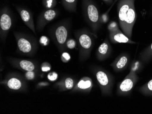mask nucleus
<instances>
[{
	"mask_svg": "<svg viewBox=\"0 0 152 114\" xmlns=\"http://www.w3.org/2000/svg\"><path fill=\"white\" fill-rule=\"evenodd\" d=\"M135 0H118L117 2L119 24L123 32L129 38L132 37V30L136 20Z\"/></svg>",
	"mask_w": 152,
	"mask_h": 114,
	"instance_id": "obj_1",
	"label": "nucleus"
},
{
	"mask_svg": "<svg viewBox=\"0 0 152 114\" xmlns=\"http://www.w3.org/2000/svg\"><path fill=\"white\" fill-rule=\"evenodd\" d=\"M17 44V51L25 56H32L38 47L37 40L35 37L22 32H14Z\"/></svg>",
	"mask_w": 152,
	"mask_h": 114,
	"instance_id": "obj_2",
	"label": "nucleus"
},
{
	"mask_svg": "<svg viewBox=\"0 0 152 114\" xmlns=\"http://www.w3.org/2000/svg\"><path fill=\"white\" fill-rule=\"evenodd\" d=\"M69 30V23L64 21L55 25L50 30L51 38L60 51H63L65 48Z\"/></svg>",
	"mask_w": 152,
	"mask_h": 114,
	"instance_id": "obj_3",
	"label": "nucleus"
},
{
	"mask_svg": "<svg viewBox=\"0 0 152 114\" xmlns=\"http://www.w3.org/2000/svg\"><path fill=\"white\" fill-rule=\"evenodd\" d=\"M82 6L87 22L93 31H96L100 23L99 14L96 4L94 0H82Z\"/></svg>",
	"mask_w": 152,
	"mask_h": 114,
	"instance_id": "obj_4",
	"label": "nucleus"
},
{
	"mask_svg": "<svg viewBox=\"0 0 152 114\" xmlns=\"http://www.w3.org/2000/svg\"><path fill=\"white\" fill-rule=\"evenodd\" d=\"M13 17L10 8L5 6L0 12V36L2 42H5L9 30L12 26Z\"/></svg>",
	"mask_w": 152,
	"mask_h": 114,
	"instance_id": "obj_5",
	"label": "nucleus"
},
{
	"mask_svg": "<svg viewBox=\"0 0 152 114\" xmlns=\"http://www.w3.org/2000/svg\"><path fill=\"white\" fill-rule=\"evenodd\" d=\"M76 36L78 41L80 55L86 56L91 52L94 45V37L89 31L82 30L76 33Z\"/></svg>",
	"mask_w": 152,
	"mask_h": 114,
	"instance_id": "obj_6",
	"label": "nucleus"
},
{
	"mask_svg": "<svg viewBox=\"0 0 152 114\" xmlns=\"http://www.w3.org/2000/svg\"><path fill=\"white\" fill-rule=\"evenodd\" d=\"M58 11L56 9H46L43 11L37 18L36 29L38 31L42 30L47 24L58 17Z\"/></svg>",
	"mask_w": 152,
	"mask_h": 114,
	"instance_id": "obj_7",
	"label": "nucleus"
},
{
	"mask_svg": "<svg viewBox=\"0 0 152 114\" xmlns=\"http://www.w3.org/2000/svg\"><path fill=\"white\" fill-rule=\"evenodd\" d=\"M16 9L26 25L36 35L35 27L33 21V15L28 9L21 6H16Z\"/></svg>",
	"mask_w": 152,
	"mask_h": 114,
	"instance_id": "obj_8",
	"label": "nucleus"
},
{
	"mask_svg": "<svg viewBox=\"0 0 152 114\" xmlns=\"http://www.w3.org/2000/svg\"><path fill=\"white\" fill-rule=\"evenodd\" d=\"M5 82V85L12 91H22L25 88L24 81L23 78L18 76H11Z\"/></svg>",
	"mask_w": 152,
	"mask_h": 114,
	"instance_id": "obj_9",
	"label": "nucleus"
},
{
	"mask_svg": "<svg viewBox=\"0 0 152 114\" xmlns=\"http://www.w3.org/2000/svg\"><path fill=\"white\" fill-rule=\"evenodd\" d=\"M137 81V76L135 73L134 71H131L120 84L119 86L120 91L122 92H127L131 91Z\"/></svg>",
	"mask_w": 152,
	"mask_h": 114,
	"instance_id": "obj_10",
	"label": "nucleus"
},
{
	"mask_svg": "<svg viewBox=\"0 0 152 114\" xmlns=\"http://www.w3.org/2000/svg\"><path fill=\"white\" fill-rule=\"evenodd\" d=\"M109 38L110 41L114 43H136L135 42H134L131 40L130 38H129L119 30L115 32L110 33Z\"/></svg>",
	"mask_w": 152,
	"mask_h": 114,
	"instance_id": "obj_11",
	"label": "nucleus"
},
{
	"mask_svg": "<svg viewBox=\"0 0 152 114\" xmlns=\"http://www.w3.org/2000/svg\"><path fill=\"white\" fill-rule=\"evenodd\" d=\"M15 65L26 71H34L36 68L35 65L33 62L28 60H22L15 62Z\"/></svg>",
	"mask_w": 152,
	"mask_h": 114,
	"instance_id": "obj_12",
	"label": "nucleus"
},
{
	"mask_svg": "<svg viewBox=\"0 0 152 114\" xmlns=\"http://www.w3.org/2000/svg\"><path fill=\"white\" fill-rule=\"evenodd\" d=\"M93 86L92 80L88 77L81 79L77 85V87L82 91H88L91 90Z\"/></svg>",
	"mask_w": 152,
	"mask_h": 114,
	"instance_id": "obj_13",
	"label": "nucleus"
},
{
	"mask_svg": "<svg viewBox=\"0 0 152 114\" xmlns=\"http://www.w3.org/2000/svg\"><path fill=\"white\" fill-rule=\"evenodd\" d=\"M96 78L98 82L102 88L105 87L109 83V79L106 73L102 70L98 71L96 73Z\"/></svg>",
	"mask_w": 152,
	"mask_h": 114,
	"instance_id": "obj_14",
	"label": "nucleus"
},
{
	"mask_svg": "<svg viewBox=\"0 0 152 114\" xmlns=\"http://www.w3.org/2000/svg\"><path fill=\"white\" fill-rule=\"evenodd\" d=\"M64 8L69 12H76L77 0H61Z\"/></svg>",
	"mask_w": 152,
	"mask_h": 114,
	"instance_id": "obj_15",
	"label": "nucleus"
},
{
	"mask_svg": "<svg viewBox=\"0 0 152 114\" xmlns=\"http://www.w3.org/2000/svg\"><path fill=\"white\" fill-rule=\"evenodd\" d=\"M110 49V46L108 41L105 40L99 46L98 50V55L99 57H104L108 53Z\"/></svg>",
	"mask_w": 152,
	"mask_h": 114,
	"instance_id": "obj_16",
	"label": "nucleus"
},
{
	"mask_svg": "<svg viewBox=\"0 0 152 114\" xmlns=\"http://www.w3.org/2000/svg\"><path fill=\"white\" fill-rule=\"evenodd\" d=\"M57 4V0H42V5L46 9H54Z\"/></svg>",
	"mask_w": 152,
	"mask_h": 114,
	"instance_id": "obj_17",
	"label": "nucleus"
},
{
	"mask_svg": "<svg viewBox=\"0 0 152 114\" xmlns=\"http://www.w3.org/2000/svg\"><path fill=\"white\" fill-rule=\"evenodd\" d=\"M128 62V58L126 56H122L120 59L117 62L116 67L117 69H122L127 64Z\"/></svg>",
	"mask_w": 152,
	"mask_h": 114,
	"instance_id": "obj_18",
	"label": "nucleus"
},
{
	"mask_svg": "<svg viewBox=\"0 0 152 114\" xmlns=\"http://www.w3.org/2000/svg\"><path fill=\"white\" fill-rule=\"evenodd\" d=\"M142 91L146 94H152V79L142 88Z\"/></svg>",
	"mask_w": 152,
	"mask_h": 114,
	"instance_id": "obj_19",
	"label": "nucleus"
},
{
	"mask_svg": "<svg viewBox=\"0 0 152 114\" xmlns=\"http://www.w3.org/2000/svg\"><path fill=\"white\" fill-rule=\"evenodd\" d=\"M74 86V81L71 77H67L65 80L64 82V86L66 90H71Z\"/></svg>",
	"mask_w": 152,
	"mask_h": 114,
	"instance_id": "obj_20",
	"label": "nucleus"
},
{
	"mask_svg": "<svg viewBox=\"0 0 152 114\" xmlns=\"http://www.w3.org/2000/svg\"><path fill=\"white\" fill-rule=\"evenodd\" d=\"M107 28L110 33L115 32L119 30L118 24L115 22H111L108 25Z\"/></svg>",
	"mask_w": 152,
	"mask_h": 114,
	"instance_id": "obj_21",
	"label": "nucleus"
},
{
	"mask_svg": "<svg viewBox=\"0 0 152 114\" xmlns=\"http://www.w3.org/2000/svg\"><path fill=\"white\" fill-rule=\"evenodd\" d=\"M77 43L76 41L73 39H69L67 40L66 43V46L69 49H73L76 46Z\"/></svg>",
	"mask_w": 152,
	"mask_h": 114,
	"instance_id": "obj_22",
	"label": "nucleus"
},
{
	"mask_svg": "<svg viewBox=\"0 0 152 114\" xmlns=\"http://www.w3.org/2000/svg\"><path fill=\"white\" fill-rule=\"evenodd\" d=\"M39 42L40 45L42 46H46L50 43V40L47 36H43L40 37Z\"/></svg>",
	"mask_w": 152,
	"mask_h": 114,
	"instance_id": "obj_23",
	"label": "nucleus"
},
{
	"mask_svg": "<svg viewBox=\"0 0 152 114\" xmlns=\"http://www.w3.org/2000/svg\"><path fill=\"white\" fill-rule=\"evenodd\" d=\"M143 56L146 58H148L152 56V43L143 53Z\"/></svg>",
	"mask_w": 152,
	"mask_h": 114,
	"instance_id": "obj_24",
	"label": "nucleus"
},
{
	"mask_svg": "<svg viewBox=\"0 0 152 114\" xmlns=\"http://www.w3.org/2000/svg\"><path fill=\"white\" fill-rule=\"evenodd\" d=\"M25 77L28 81L33 80L35 78V72L34 71H26L25 74Z\"/></svg>",
	"mask_w": 152,
	"mask_h": 114,
	"instance_id": "obj_25",
	"label": "nucleus"
},
{
	"mask_svg": "<svg viewBox=\"0 0 152 114\" xmlns=\"http://www.w3.org/2000/svg\"><path fill=\"white\" fill-rule=\"evenodd\" d=\"M108 13V12H107L100 16L99 22L100 23H105L108 22L109 20Z\"/></svg>",
	"mask_w": 152,
	"mask_h": 114,
	"instance_id": "obj_26",
	"label": "nucleus"
},
{
	"mask_svg": "<svg viewBox=\"0 0 152 114\" xmlns=\"http://www.w3.org/2000/svg\"><path fill=\"white\" fill-rule=\"evenodd\" d=\"M58 78V74L55 72H50L48 75V79L51 81H56Z\"/></svg>",
	"mask_w": 152,
	"mask_h": 114,
	"instance_id": "obj_27",
	"label": "nucleus"
},
{
	"mask_svg": "<svg viewBox=\"0 0 152 114\" xmlns=\"http://www.w3.org/2000/svg\"><path fill=\"white\" fill-rule=\"evenodd\" d=\"M71 59V57L70 56L69 54L66 52H64L62 53L61 55V59L64 62H67L69 61Z\"/></svg>",
	"mask_w": 152,
	"mask_h": 114,
	"instance_id": "obj_28",
	"label": "nucleus"
},
{
	"mask_svg": "<svg viewBox=\"0 0 152 114\" xmlns=\"http://www.w3.org/2000/svg\"><path fill=\"white\" fill-rule=\"evenodd\" d=\"M51 65L48 63L44 62L41 66V70L43 72H48L51 70Z\"/></svg>",
	"mask_w": 152,
	"mask_h": 114,
	"instance_id": "obj_29",
	"label": "nucleus"
},
{
	"mask_svg": "<svg viewBox=\"0 0 152 114\" xmlns=\"http://www.w3.org/2000/svg\"><path fill=\"white\" fill-rule=\"evenodd\" d=\"M106 4H107V5H111L112 4L113 2V0H102Z\"/></svg>",
	"mask_w": 152,
	"mask_h": 114,
	"instance_id": "obj_30",
	"label": "nucleus"
},
{
	"mask_svg": "<svg viewBox=\"0 0 152 114\" xmlns=\"http://www.w3.org/2000/svg\"><path fill=\"white\" fill-rule=\"evenodd\" d=\"M118 0H113V2L112 4L111 5L110 8H109V9H108V10L107 11V12H109L110 11V10L112 9V8L113 7V6H114V5L116 4V3H117V2H118Z\"/></svg>",
	"mask_w": 152,
	"mask_h": 114,
	"instance_id": "obj_31",
	"label": "nucleus"
},
{
	"mask_svg": "<svg viewBox=\"0 0 152 114\" xmlns=\"http://www.w3.org/2000/svg\"><path fill=\"white\" fill-rule=\"evenodd\" d=\"M39 85H40V86H46L47 85V83H40V84H39Z\"/></svg>",
	"mask_w": 152,
	"mask_h": 114,
	"instance_id": "obj_32",
	"label": "nucleus"
}]
</instances>
